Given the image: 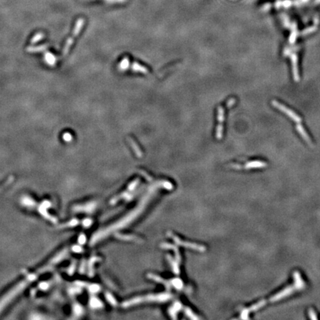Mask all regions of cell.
I'll return each instance as SVG.
<instances>
[{
	"label": "cell",
	"mask_w": 320,
	"mask_h": 320,
	"mask_svg": "<svg viewBox=\"0 0 320 320\" xmlns=\"http://www.w3.org/2000/svg\"><path fill=\"white\" fill-rule=\"evenodd\" d=\"M158 188H161V182H160V181L157 182H156L155 184H154L153 185H151V187H150L148 191H147L146 194L144 195V197H142L141 201L139 202V203L138 204L137 207H136V208L133 209L131 212H130L128 215L125 216L123 218L121 219L119 221L115 222L114 224L105 227V228L102 229V230H98L96 233H95L91 238L90 244H96L98 242L101 241V240H102L103 239L106 238V236L110 235V233H113V231H116L118 229L124 228V227H127L130 223L133 222L135 220V219L139 217L141 213L144 211L147 204L150 202L151 199L154 197V195L156 194Z\"/></svg>",
	"instance_id": "cell-1"
},
{
	"label": "cell",
	"mask_w": 320,
	"mask_h": 320,
	"mask_svg": "<svg viewBox=\"0 0 320 320\" xmlns=\"http://www.w3.org/2000/svg\"><path fill=\"white\" fill-rule=\"evenodd\" d=\"M173 295L169 293H162L157 294H148L146 296H136L125 301L122 304L123 308H129L131 306L139 305L144 302H165L170 300L172 298Z\"/></svg>",
	"instance_id": "cell-2"
},
{
	"label": "cell",
	"mask_w": 320,
	"mask_h": 320,
	"mask_svg": "<svg viewBox=\"0 0 320 320\" xmlns=\"http://www.w3.org/2000/svg\"><path fill=\"white\" fill-rule=\"evenodd\" d=\"M36 278L35 275L32 274L28 276V278H26V279H24L23 282H20L19 285H17V286L14 287L11 291H9L8 293H7L6 294L0 299V312L4 309L6 305H8L10 303L12 299H14L16 297L17 294H19L23 289H24L28 283H30L31 282H32L33 280H34Z\"/></svg>",
	"instance_id": "cell-3"
},
{
	"label": "cell",
	"mask_w": 320,
	"mask_h": 320,
	"mask_svg": "<svg viewBox=\"0 0 320 320\" xmlns=\"http://www.w3.org/2000/svg\"><path fill=\"white\" fill-rule=\"evenodd\" d=\"M168 236H170V237L174 240V242L177 245L182 246V247L186 248L191 249V250H196V251L198 252H204L206 250L205 246L202 245H199L194 243L184 241V240L181 239L179 236H176L175 234H174V233H171V232H168Z\"/></svg>",
	"instance_id": "cell-4"
},
{
	"label": "cell",
	"mask_w": 320,
	"mask_h": 320,
	"mask_svg": "<svg viewBox=\"0 0 320 320\" xmlns=\"http://www.w3.org/2000/svg\"><path fill=\"white\" fill-rule=\"evenodd\" d=\"M84 24H85V19L83 18L79 19L76 21V25H75L74 30H73V35H72L69 39H67V42H66L65 44V46H64V49H63V51H62L63 57L66 56L67 53H68L69 50H70V47H71L72 44H73V41H74V39L76 38L78 35H79L80 31H81L82 28H83V27L84 26Z\"/></svg>",
	"instance_id": "cell-5"
},
{
	"label": "cell",
	"mask_w": 320,
	"mask_h": 320,
	"mask_svg": "<svg viewBox=\"0 0 320 320\" xmlns=\"http://www.w3.org/2000/svg\"><path fill=\"white\" fill-rule=\"evenodd\" d=\"M217 120H218V124L217 127V131H216V137L218 140L222 138L223 135V123L225 121V110L223 107L219 106L217 108Z\"/></svg>",
	"instance_id": "cell-6"
},
{
	"label": "cell",
	"mask_w": 320,
	"mask_h": 320,
	"mask_svg": "<svg viewBox=\"0 0 320 320\" xmlns=\"http://www.w3.org/2000/svg\"><path fill=\"white\" fill-rule=\"evenodd\" d=\"M272 105H273L275 108H278L279 110H280L281 111L285 113L286 115H288V116H289L291 119H292L294 121V122H297V123H299V122H302V119H301L300 116H298V115L296 114V113H294L293 110H290L289 108H288L285 107V105H282L281 103L278 102L277 101H276V100L272 101Z\"/></svg>",
	"instance_id": "cell-7"
},
{
	"label": "cell",
	"mask_w": 320,
	"mask_h": 320,
	"mask_svg": "<svg viewBox=\"0 0 320 320\" xmlns=\"http://www.w3.org/2000/svg\"><path fill=\"white\" fill-rule=\"evenodd\" d=\"M297 290V288H296V285L295 286H289L288 287V288H286L285 289L282 290L281 292L278 293L277 294H276L275 296H273V297H271L270 299V302H276V301L278 300H280V299H282V298L284 297H286L287 296H288V295L291 294L292 293H293L295 291V290Z\"/></svg>",
	"instance_id": "cell-8"
},
{
	"label": "cell",
	"mask_w": 320,
	"mask_h": 320,
	"mask_svg": "<svg viewBox=\"0 0 320 320\" xmlns=\"http://www.w3.org/2000/svg\"><path fill=\"white\" fill-rule=\"evenodd\" d=\"M134 197V194H133L132 192H130V191H124L122 194H120L119 195L116 196V197H113V198L110 199V204H115L120 199H124L125 201L130 202L133 199Z\"/></svg>",
	"instance_id": "cell-9"
},
{
	"label": "cell",
	"mask_w": 320,
	"mask_h": 320,
	"mask_svg": "<svg viewBox=\"0 0 320 320\" xmlns=\"http://www.w3.org/2000/svg\"><path fill=\"white\" fill-rule=\"evenodd\" d=\"M96 207V203L95 202L86 203V204H81V205H76V207H74V210L79 212H86V213H92L95 210Z\"/></svg>",
	"instance_id": "cell-10"
},
{
	"label": "cell",
	"mask_w": 320,
	"mask_h": 320,
	"mask_svg": "<svg viewBox=\"0 0 320 320\" xmlns=\"http://www.w3.org/2000/svg\"><path fill=\"white\" fill-rule=\"evenodd\" d=\"M160 247L163 249H168V250H171L174 252V255H175V259L178 261L179 262H181L182 261V256L180 254V252L177 246H175L174 245H171L170 243H163L160 245Z\"/></svg>",
	"instance_id": "cell-11"
},
{
	"label": "cell",
	"mask_w": 320,
	"mask_h": 320,
	"mask_svg": "<svg viewBox=\"0 0 320 320\" xmlns=\"http://www.w3.org/2000/svg\"><path fill=\"white\" fill-rule=\"evenodd\" d=\"M291 62H292L293 65V79L296 82H298L299 80V70H298V59L297 56L295 53H293L291 55Z\"/></svg>",
	"instance_id": "cell-12"
},
{
	"label": "cell",
	"mask_w": 320,
	"mask_h": 320,
	"mask_svg": "<svg viewBox=\"0 0 320 320\" xmlns=\"http://www.w3.org/2000/svg\"><path fill=\"white\" fill-rule=\"evenodd\" d=\"M115 236L116 239L123 240V241H134V242H142V239L138 236L130 234H122V233H115Z\"/></svg>",
	"instance_id": "cell-13"
},
{
	"label": "cell",
	"mask_w": 320,
	"mask_h": 320,
	"mask_svg": "<svg viewBox=\"0 0 320 320\" xmlns=\"http://www.w3.org/2000/svg\"><path fill=\"white\" fill-rule=\"evenodd\" d=\"M182 305L180 302L177 301V302H174L172 306L169 308L168 310V313H169L170 316L172 319H177V313L179 312L182 309Z\"/></svg>",
	"instance_id": "cell-14"
},
{
	"label": "cell",
	"mask_w": 320,
	"mask_h": 320,
	"mask_svg": "<svg viewBox=\"0 0 320 320\" xmlns=\"http://www.w3.org/2000/svg\"><path fill=\"white\" fill-rule=\"evenodd\" d=\"M267 165L268 164L263 161H251V162H247L244 166H243V168H245V169H252V168H265Z\"/></svg>",
	"instance_id": "cell-15"
},
{
	"label": "cell",
	"mask_w": 320,
	"mask_h": 320,
	"mask_svg": "<svg viewBox=\"0 0 320 320\" xmlns=\"http://www.w3.org/2000/svg\"><path fill=\"white\" fill-rule=\"evenodd\" d=\"M147 276H148V279H151V280H154V281H155V282H159V283L163 284V285H165V288H166L168 291L171 289V283H170V282L165 280V279H163V278L160 277V276H157V275H156V274H153V273H148V274L147 275Z\"/></svg>",
	"instance_id": "cell-16"
},
{
	"label": "cell",
	"mask_w": 320,
	"mask_h": 320,
	"mask_svg": "<svg viewBox=\"0 0 320 320\" xmlns=\"http://www.w3.org/2000/svg\"><path fill=\"white\" fill-rule=\"evenodd\" d=\"M167 259H168V262L171 265V268H172L173 272H174L175 274L179 275V262L177 260V259H174V258H172V256H171L170 255L167 256Z\"/></svg>",
	"instance_id": "cell-17"
},
{
	"label": "cell",
	"mask_w": 320,
	"mask_h": 320,
	"mask_svg": "<svg viewBox=\"0 0 320 320\" xmlns=\"http://www.w3.org/2000/svg\"><path fill=\"white\" fill-rule=\"evenodd\" d=\"M127 139H128V142H129L130 145L132 147L133 151V152L135 153V154H136V156L139 157V158L142 157V151H141L140 148H139V145H138L137 144H136V142H135L134 139H132L131 136H128Z\"/></svg>",
	"instance_id": "cell-18"
},
{
	"label": "cell",
	"mask_w": 320,
	"mask_h": 320,
	"mask_svg": "<svg viewBox=\"0 0 320 320\" xmlns=\"http://www.w3.org/2000/svg\"><path fill=\"white\" fill-rule=\"evenodd\" d=\"M129 67L132 69L133 71H134V72L145 73V74H146V73H148V70L147 69V67H145V66L142 65H140L139 63L136 62H133L131 65H130Z\"/></svg>",
	"instance_id": "cell-19"
},
{
	"label": "cell",
	"mask_w": 320,
	"mask_h": 320,
	"mask_svg": "<svg viewBox=\"0 0 320 320\" xmlns=\"http://www.w3.org/2000/svg\"><path fill=\"white\" fill-rule=\"evenodd\" d=\"M293 279L295 281V285H296V288L297 289H302V288H305V282L302 280V279L301 278L300 274L298 271H294L293 273Z\"/></svg>",
	"instance_id": "cell-20"
},
{
	"label": "cell",
	"mask_w": 320,
	"mask_h": 320,
	"mask_svg": "<svg viewBox=\"0 0 320 320\" xmlns=\"http://www.w3.org/2000/svg\"><path fill=\"white\" fill-rule=\"evenodd\" d=\"M102 260V258L99 257V256H93L92 258H90V259L89 260L88 263V275L90 276H93V273H94V269H93V265L96 262H99V261Z\"/></svg>",
	"instance_id": "cell-21"
},
{
	"label": "cell",
	"mask_w": 320,
	"mask_h": 320,
	"mask_svg": "<svg viewBox=\"0 0 320 320\" xmlns=\"http://www.w3.org/2000/svg\"><path fill=\"white\" fill-rule=\"evenodd\" d=\"M170 283H171V286H173L175 289L178 290V291H182V290L183 289V288H184V283H183L182 280L179 277H176L172 279L171 280V282H170Z\"/></svg>",
	"instance_id": "cell-22"
},
{
	"label": "cell",
	"mask_w": 320,
	"mask_h": 320,
	"mask_svg": "<svg viewBox=\"0 0 320 320\" xmlns=\"http://www.w3.org/2000/svg\"><path fill=\"white\" fill-rule=\"evenodd\" d=\"M90 306L93 309H99V308H103L104 305L102 301L99 300L98 298L93 296L90 299Z\"/></svg>",
	"instance_id": "cell-23"
},
{
	"label": "cell",
	"mask_w": 320,
	"mask_h": 320,
	"mask_svg": "<svg viewBox=\"0 0 320 320\" xmlns=\"http://www.w3.org/2000/svg\"><path fill=\"white\" fill-rule=\"evenodd\" d=\"M296 130H297V131L299 132V134L302 136V137L303 138V139H305L308 143H309V144L311 143V139H310L309 136H308V133H307L305 130L304 129V128L302 126V125H299V124L296 125Z\"/></svg>",
	"instance_id": "cell-24"
},
{
	"label": "cell",
	"mask_w": 320,
	"mask_h": 320,
	"mask_svg": "<svg viewBox=\"0 0 320 320\" xmlns=\"http://www.w3.org/2000/svg\"><path fill=\"white\" fill-rule=\"evenodd\" d=\"M48 45L47 44H43V45H39L37 46V47H34V46H29V47H27L26 48V51L29 52V53H34V52H42L44 50H45L47 48Z\"/></svg>",
	"instance_id": "cell-25"
},
{
	"label": "cell",
	"mask_w": 320,
	"mask_h": 320,
	"mask_svg": "<svg viewBox=\"0 0 320 320\" xmlns=\"http://www.w3.org/2000/svg\"><path fill=\"white\" fill-rule=\"evenodd\" d=\"M44 59H45L46 62L48 63L50 66H54L56 63V58L52 53H50V52H46L44 54Z\"/></svg>",
	"instance_id": "cell-26"
},
{
	"label": "cell",
	"mask_w": 320,
	"mask_h": 320,
	"mask_svg": "<svg viewBox=\"0 0 320 320\" xmlns=\"http://www.w3.org/2000/svg\"><path fill=\"white\" fill-rule=\"evenodd\" d=\"M129 65H130L129 59H128V57H125L122 59L121 62L119 63V66H118V68H119L120 70H125L129 67Z\"/></svg>",
	"instance_id": "cell-27"
},
{
	"label": "cell",
	"mask_w": 320,
	"mask_h": 320,
	"mask_svg": "<svg viewBox=\"0 0 320 320\" xmlns=\"http://www.w3.org/2000/svg\"><path fill=\"white\" fill-rule=\"evenodd\" d=\"M105 299H106V300L108 301V302L109 303L112 305V306H116V305H117V304H118L117 301H116V299H115L114 296H113L110 293H109V292L105 293Z\"/></svg>",
	"instance_id": "cell-28"
},
{
	"label": "cell",
	"mask_w": 320,
	"mask_h": 320,
	"mask_svg": "<svg viewBox=\"0 0 320 320\" xmlns=\"http://www.w3.org/2000/svg\"><path fill=\"white\" fill-rule=\"evenodd\" d=\"M139 182H140L139 179H135L134 180H133V181L128 185V188H127L128 191H130V192L134 191L135 189L137 188V186L139 185Z\"/></svg>",
	"instance_id": "cell-29"
},
{
	"label": "cell",
	"mask_w": 320,
	"mask_h": 320,
	"mask_svg": "<svg viewBox=\"0 0 320 320\" xmlns=\"http://www.w3.org/2000/svg\"><path fill=\"white\" fill-rule=\"evenodd\" d=\"M184 311V313H185L186 316H187L188 317H189L190 319H200L199 317L197 316L196 315L194 312H193V311L191 309V308H185Z\"/></svg>",
	"instance_id": "cell-30"
},
{
	"label": "cell",
	"mask_w": 320,
	"mask_h": 320,
	"mask_svg": "<svg viewBox=\"0 0 320 320\" xmlns=\"http://www.w3.org/2000/svg\"><path fill=\"white\" fill-rule=\"evenodd\" d=\"M88 291L92 293H96L99 292L101 290V287L97 284L88 285Z\"/></svg>",
	"instance_id": "cell-31"
},
{
	"label": "cell",
	"mask_w": 320,
	"mask_h": 320,
	"mask_svg": "<svg viewBox=\"0 0 320 320\" xmlns=\"http://www.w3.org/2000/svg\"><path fill=\"white\" fill-rule=\"evenodd\" d=\"M44 34H42V33H38V34H36V35L32 38V39H31V43H32V44H35V43L38 42L39 41L42 39L44 38Z\"/></svg>",
	"instance_id": "cell-32"
},
{
	"label": "cell",
	"mask_w": 320,
	"mask_h": 320,
	"mask_svg": "<svg viewBox=\"0 0 320 320\" xmlns=\"http://www.w3.org/2000/svg\"><path fill=\"white\" fill-rule=\"evenodd\" d=\"M296 28H294L293 29L292 33H291V37H290L289 42L291 43V44H293V43L295 42V40H296Z\"/></svg>",
	"instance_id": "cell-33"
},
{
	"label": "cell",
	"mask_w": 320,
	"mask_h": 320,
	"mask_svg": "<svg viewBox=\"0 0 320 320\" xmlns=\"http://www.w3.org/2000/svg\"><path fill=\"white\" fill-rule=\"evenodd\" d=\"M74 311H75V314H76V315L80 316L83 314V309L80 305L77 304V305H76L74 306Z\"/></svg>",
	"instance_id": "cell-34"
},
{
	"label": "cell",
	"mask_w": 320,
	"mask_h": 320,
	"mask_svg": "<svg viewBox=\"0 0 320 320\" xmlns=\"http://www.w3.org/2000/svg\"><path fill=\"white\" fill-rule=\"evenodd\" d=\"M63 139H64L65 141H66V142H70V141H72V139H73V136L68 132L65 133L64 134H63Z\"/></svg>",
	"instance_id": "cell-35"
},
{
	"label": "cell",
	"mask_w": 320,
	"mask_h": 320,
	"mask_svg": "<svg viewBox=\"0 0 320 320\" xmlns=\"http://www.w3.org/2000/svg\"><path fill=\"white\" fill-rule=\"evenodd\" d=\"M92 223H93V221H92L90 219H85V220H83V225L85 227H90Z\"/></svg>",
	"instance_id": "cell-36"
},
{
	"label": "cell",
	"mask_w": 320,
	"mask_h": 320,
	"mask_svg": "<svg viewBox=\"0 0 320 320\" xmlns=\"http://www.w3.org/2000/svg\"><path fill=\"white\" fill-rule=\"evenodd\" d=\"M316 29V28L315 27H311V28H307V29H305V31L302 33V35H307V34H311V33H313L314 31H315Z\"/></svg>",
	"instance_id": "cell-37"
},
{
	"label": "cell",
	"mask_w": 320,
	"mask_h": 320,
	"mask_svg": "<svg viewBox=\"0 0 320 320\" xmlns=\"http://www.w3.org/2000/svg\"><path fill=\"white\" fill-rule=\"evenodd\" d=\"M86 242V236L84 234H82L79 236V244H85Z\"/></svg>",
	"instance_id": "cell-38"
},
{
	"label": "cell",
	"mask_w": 320,
	"mask_h": 320,
	"mask_svg": "<svg viewBox=\"0 0 320 320\" xmlns=\"http://www.w3.org/2000/svg\"><path fill=\"white\" fill-rule=\"evenodd\" d=\"M309 317L311 319H317V316H316V313L314 312V311H313L312 309H311L309 311Z\"/></svg>",
	"instance_id": "cell-39"
},
{
	"label": "cell",
	"mask_w": 320,
	"mask_h": 320,
	"mask_svg": "<svg viewBox=\"0 0 320 320\" xmlns=\"http://www.w3.org/2000/svg\"><path fill=\"white\" fill-rule=\"evenodd\" d=\"M235 102H236V99H235L234 98H231V99H229V101L227 102V107H228V108H230V107H232L233 105H234Z\"/></svg>",
	"instance_id": "cell-40"
},
{
	"label": "cell",
	"mask_w": 320,
	"mask_h": 320,
	"mask_svg": "<svg viewBox=\"0 0 320 320\" xmlns=\"http://www.w3.org/2000/svg\"><path fill=\"white\" fill-rule=\"evenodd\" d=\"M140 174H142V175H143L144 177H145V179H146L148 180V181H149V182H151V181H152V178H151V177H150L149 175H148V174H147L145 172V171H140Z\"/></svg>",
	"instance_id": "cell-41"
},
{
	"label": "cell",
	"mask_w": 320,
	"mask_h": 320,
	"mask_svg": "<svg viewBox=\"0 0 320 320\" xmlns=\"http://www.w3.org/2000/svg\"><path fill=\"white\" fill-rule=\"evenodd\" d=\"M73 251L76 252V253H80V252L83 251V248H82L80 246L76 245V246H73Z\"/></svg>",
	"instance_id": "cell-42"
}]
</instances>
